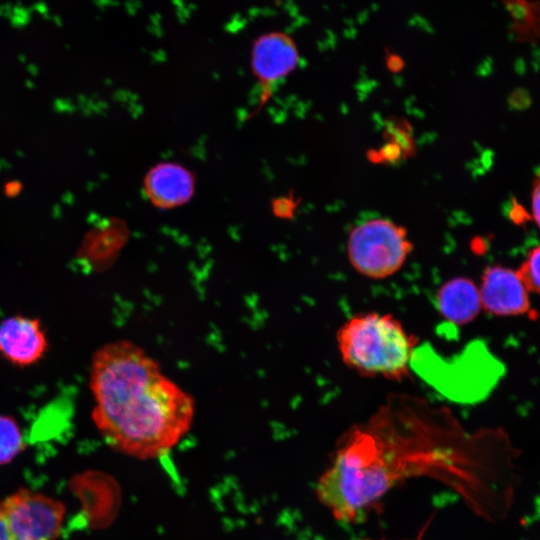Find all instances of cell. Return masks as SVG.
Masks as SVG:
<instances>
[{
  "label": "cell",
  "instance_id": "52a82bcc",
  "mask_svg": "<svg viewBox=\"0 0 540 540\" xmlns=\"http://www.w3.org/2000/svg\"><path fill=\"white\" fill-rule=\"evenodd\" d=\"M479 293L482 308L496 316H517L530 308V291L518 270L498 265L487 268Z\"/></svg>",
  "mask_w": 540,
  "mask_h": 540
},
{
  "label": "cell",
  "instance_id": "9c48e42d",
  "mask_svg": "<svg viewBox=\"0 0 540 540\" xmlns=\"http://www.w3.org/2000/svg\"><path fill=\"white\" fill-rule=\"evenodd\" d=\"M145 190L153 204L171 208L189 200L193 191V178L181 165L162 163L147 174Z\"/></svg>",
  "mask_w": 540,
  "mask_h": 540
},
{
  "label": "cell",
  "instance_id": "5b68a950",
  "mask_svg": "<svg viewBox=\"0 0 540 540\" xmlns=\"http://www.w3.org/2000/svg\"><path fill=\"white\" fill-rule=\"evenodd\" d=\"M64 504L45 494L21 489L0 501V540H56Z\"/></svg>",
  "mask_w": 540,
  "mask_h": 540
},
{
  "label": "cell",
  "instance_id": "7c38bea8",
  "mask_svg": "<svg viewBox=\"0 0 540 540\" xmlns=\"http://www.w3.org/2000/svg\"><path fill=\"white\" fill-rule=\"evenodd\" d=\"M518 272L529 291L540 294V244L528 252Z\"/></svg>",
  "mask_w": 540,
  "mask_h": 540
},
{
  "label": "cell",
  "instance_id": "277c9868",
  "mask_svg": "<svg viewBox=\"0 0 540 540\" xmlns=\"http://www.w3.org/2000/svg\"><path fill=\"white\" fill-rule=\"evenodd\" d=\"M412 250L407 230L387 219L356 226L348 238V258L353 268L371 279L395 274Z\"/></svg>",
  "mask_w": 540,
  "mask_h": 540
},
{
  "label": "cell",
  "instance_id": "6da1fadb",
  "mask_svg": "<svg viewBox=\"0 0 540 540\" xmlns=\"http://www.w3.org/2000/svg\"><path fill=\"white\" fill-rule=\"evenodd\" d=\"M448 422L382 412L338 445L316 485L318 500L342 523L364 518L398 484L429 477L469 499L478 479Z\"/></svg>",
  "mask_w": 540,
  "mask_h": 540
},
{
  "label": "cell",
  "instance_id": "8992f818",
  "mask_svg": "<svg viewBox=\"0 0 540 540\" xmlns=\"http://www.w3.org/2000/svg\"><path fill=\"white\" fill-rule=\"evenodd\" d=\"M299 62V52L292 37L281 31L259 35L251 48V67L266 93L288 76Z\"/></svg>",
  "mask_w": 540,
  "mask_h": 540
},
{
  "label": "cell",
  "instance_id": "4fadbf2b",
  "mask_svg": "<svg viewBox=\"0 0 540 540\" xmlns=\"http://www.w3.org/2000/svg\"><path fill=\"white\" fill-rule=\"evenodd\" d=\"M532 217L537 227L540 229V175L533 181L531 193Z\"/></svg>",
  "mask_w": 540,
  "mask_h": 540
},
{
  "label": "cell",
  "instance_id": "7a4b0ae2",
  "mask_svg": "<svg viewBox=\"0 0 540 540\" xmlns=\"http://www.w3.org/2000/svg\"><path fill=\"white\" fill-rule=\"evenodd\" d=\"M89 386L92 420L119 453L140 460L162 457L192 427L193 397L132 341L117 340L96 350Z\"/></svg>",
  "mask_w": 540,
  "mask_h": 540
},
{
  "label": "cell",
  "instance_id": "30bf717a",
  "mask_svg": "<svg viewBox=\"0 0 540 540\" xmlns=\"http://www.w3.org/2000/svg\"><path fill=\"white\" fill-rule=\"evenodd\" d=\"M438 308L448 321L464 325L476 318L482 305L479 288L466 277L444 283L437 295Z\"/></svg>",
  "mask_w": 540,
  "mask_h": 540
},
{
  "label": "cell",
  "instance_id": "ba28073f",
  "mask_svg": "<svg viewBox=\"0 0 540 540\" xmlns=\"http://www.w3.org/2000/svg\"><path fill=\"white\" fill-rule=\"evenodd\" d=\"M48 341L37 318L14 315L0 324V354L13 365L37 363L46 353Z\"/></svg>",
  "mask_w": 540,
  "mask_h": 540
},
{
  "label": "cell",
  "instance_id": "8fae6325",
  "mask_svg": "<svg viewBox=\"0 0 540 540\" xmlns=\"http://www.w3.org/2000/svg\"><path fill=\"white\" fill-rule=\"evenodd\" d=\"M21 429L15 419L0 415V465L12 461L24 448Z\"/></svg>",
  "mask_w": 540,
  "mask_h": 540
},
{
  "label": "cell",
  "instance_id": "3957f363",
  "mask_svg": "<svg viewBox=\"0 0 540 540\" xmlns=\"http://www.w3.org/2000/svg\"><path fill=\"white\" fill-rule=\"evenodd\" d=\"M343 362L364 375L400 378L408 371L413 341L390 314L369 312L347 320L337 332Z\"/></svg>",
  "mask_w": 540,
  "mask_h": 540
},
{
  "label": "cell",
  "instance_id": "5bb4252c",
  "mask_svg": "<svg viewBox=\"0 0 540 540\" xmlns=\"http://www.w3.org/2000/svg\"><path fill=\"white\" fill-rule=\"evenodd\" d=\"M365 540H371V539H365Z\"/></svg>",
  "mask_w": 540,
  "mask_h": 540
}]
</instances>
